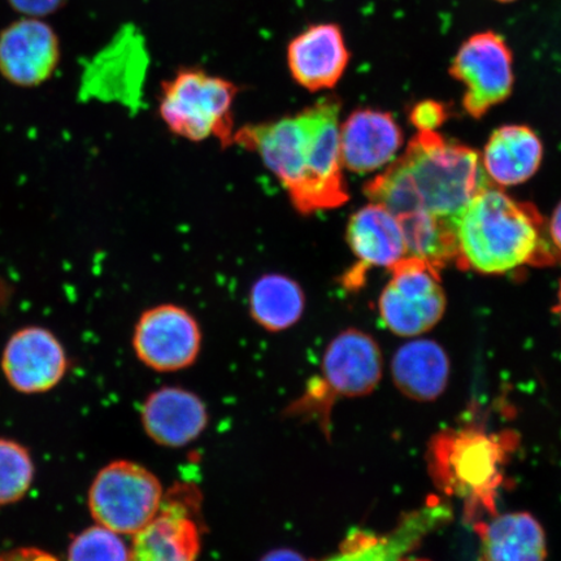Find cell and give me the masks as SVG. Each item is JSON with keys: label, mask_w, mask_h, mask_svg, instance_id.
<instances>
[{"label": "cell", "mask_w": 561, "mask_h": 561, "mask_svg": "<svg viewBox=\"0 0 561 561\" xmlns=\"http://www.w3.org/2000/svg\"><path fill=\"white\" fill-rule=\"evenodd\" d=\"M133 347L145 366L158 371L191 367L199 356V322L186 308L164 304L149 308L136 324Z\"/></svg>", "instance_id": "cell-10"}, {"label": "cell", "mask_w": 561, "mask_h": 561, "mask_svg": "<svg viewBox=\"0 0 561 561\" xmlns=\"http://www.w3.org/2000/svg\"><path fill=\"white\" fill-rule=\"evenodd\" d=\"M461 270L502 275L524 265L561 261L536 206L488 185L468 203L456 222Z\"/></svg>", "instance_id": "cell-3"}, {"label": "cell", "mask_w": 561, "mask_h": 561, "mask_svg": "<svg viewBox=\"0 0 561 561\" xmlns=\"http://www.w3.org/2000/svg\"><path fill=\"white\" fill-rule=\"evenodd\" d=\"M549 233L553 248H556L561 255V202L557 206L556 210H553Z\"/></svg>", "instance_id": "cell-30"}, {"label": "cell", "mask_w": 561, "mask_h": 561, "mask_svg": "<svg viewBox=\"0 0 561 561\" xmlns=\"http://www.w3.org/2000/svg\"><path fill=\"white\" fill-rule=\"evenodd\" d=\"M66 0H9L12 9L25 18L39 19L61 9Z\"/></svg>", "instance_id": "cell-28"}, {"label": "cell", "mask_w": 561, "mask_h": 561, "mask_svg": "<svg viewBox=\"0 0 561 561\" xmlns=\"http://www.w3.org/2000/svg\"><path fill=\"white\" fill-rule=\"evenodd\" d=\"M451 510L433 502L407 514L386 536L368 530H351L335 556L324 561H427L405 558L433 530L450 520Z\"/></svg>", "instance_id": "cell-14"}, {"label": "cell", "mask_w": 561, "mask_h": 561, "mask_svg": "<svg viewBox=\"0 0 561 561\" xmlns=\"http://www.w3.org/2000/svg\"><path fill=\"white\" fill-rule=\"evenodd\" d=\"M261 561H308L304 556H300L299 552L289 550V549H280L266 553V556Z\"/></svg>", "instance_id": "cell-31"}, {"label": "cell", "mask_w": 561, "mask_h": 561, "mask_svg": "<svg viewBox=\"0 0 561 561\" xmlns=\"http://www.w3.org/2000/svg\"><path fill=\"white\" fill-rule=\"evenodd\" d=\"M450 75L466 88L462 107L481 118L514 89V55L502 35L486 31L468 38L455 55Z\"/></svg>", "instance_id": "cell-9"}, {"label": "cell", "mask_w": 561, "mask_h": 561, "mask_svg": "<svg viewBox=\"0 0 561 561\" xmlns=\"http://www.w3.org/2000/svg\"><path fill=\"white\" fill-rule=\"evenodd\" d=\"M130 561H196L201 533L192 508L184 501H163L159 514L137 533Z\"/></svg>", "instance_id": "cell-18"}, {"label": "cell", "mask_w": 561, "mask_h": 561, "mask_svg": "<svg viewBox=\"0 0 561 561\" xmlns=\"http://www.w3.org/2000/svg\"><path fill=\"white\" fill-rule=\"evenodd\" d=\"M388 270L391 279L378 300L386 328L401 336L431 331L446 312L439 271L415 256H404Z\"/></svg>", "instance_id": "cell-8"}, {"label": "cell", "mask_w": 561, "mask_h": 561, "mask_svg": "<svg viewBox=\"0 0 561 561\" xmlns=\"http://www.w3.org/2000/svg\"><path fill=\"white\" fill-rule=\"evenodd\" d=\"M142 421L147 436L158 445L184 447L206 430L208 413L205 403L193 392L163 388L147 398Z\"/></svg>", "instance_id": "cell-19"}, {"label": "cell", "mask_w": 561, "mask_h": 561, "mask_svg": "<svg viewBox=\"0 0 561 561\" xmlns=\"http://www.w3.org/2000/svg\"><path fill=\"white\" fill-rule=\"evenodd\" d=\"M543 146L525 125H504L491 135L481 159L483 171L496 185H520L541 167Z\"/></svg>", "instance_id": "cell-20"}, {"label": "cell", "mask_w": 561, "mask_h": 561, "mask_svg": "<svg viewBox=\"0 0 561 561\" xmlns=\"http://www.w3.org/2000/svg\"><path fill=\"white\" fill-rule=\"evenodd\" d=\"M59 60L58 35L39 19H21L0 33V75L13 85H41L54 75Z\"/></svg>", "instance_id": "cell-12"}, {"label": "cell", "mask_w": 561, "mask_h": 561, "mask_svg": "<svg viewBox=\"0 0 561 561\" xmlns=\"http://www.w3.org/2000/svg\"><path fill=\"white\" fill-rule=\"evenodd\" d=\"M33 474V462L25 448L0 439V506L21 500L32 485Z\"/></svg>", "instance_id": "cell-25"}, {"label": "cell", "mask_w": 561, "mask_h": 561, "mask_svg": "<svg viewBox=\"0 0 561 561\" xmlns=\"http://www.w3.org/2000/svg\"><path fill=\"white\" fill-rule=\"evenodd\" d=\"M341 102L324 98L296 115L237 129L234 145L255 152L300 215L348 201L340 146Z\"/></svg>", "instance_id": "cell-1"}, {"label": "cell", "mask_w": 561, "mask_h": 561, "mask_svg": "<svg viewBox=\"0 0 561 561\" xmlns=\"http://www.w3.org/2000/svg\"><path fill=\"white\" fill-rule=\"evenodd\" d=\"M403 230L407 256L431 263L439 272L458 259V238L455 224L416 210L397 217Z\"/></svg>", "instance_id": "cell-24"}, {"label": "cell", "mask_w": 561, "mask_h": 561, "mask_svg": "<svg viewBox=\"0 0 561 561\" xmlns=\"http://www.w3.org/2000/svg\"><path fill=\"white\" fill-rule=\"evenodd\" d=\"M146 67L144 41L135 31H125L91 62L82 77L80 94L83 100L135 105Z\"/></svg>", "instance_id": "cell-13"}, {"label": "cell", "mask_w": 561, "mask_h": 561, "mask_svg": "<svg viewBox=\"0 0 561 561\" xmlns=\"http://www.w3.org/2000/svg\"><path fill=\"white\" fill-rule=\"evenodd\" d=\"M481 539L480 561H545L546 536L528 512L497 515L476 524Z\"/></svg>", "instance_id": "cell-22"}, {"label": "cell", "mask_w": 561, "mask_h": 561, "mask_svg": "<svg viewBox=\"0 0 561 561\" xmlns=\"http://www.w3.org/2000/svg\"><path fill=\"white\" fill-rule=\"evenodd\" d=\"M346 241L357 261L342 277L347 290L362 289L374 266L389 268L407 256L401 224L394 214L377 203L370 202L351 215Z\"/></svg>", "instance_id": "cell-11"}, {"label": "cell", "mask_w": 561, "mask_h": 561, "mask_svg": "<svg viewBox=\"0 0 561 561\" xmlns=\"http://www.w3.org/2000/svg\"><path fill=\"white\" fill-rule=\"evenodd\" d=\"M348 61L345 37L335 24L310 26L287 47V67L293 80L313 93L333 89L345 73Z\"/></svg>", "instance_id": "cell-17"}, {"label": "cell", "mask_w": 561, "mask_h": 561, "mask_svg": "<svg viewBox=\"0 0 561 561\" xmlns=\"http://www.w3.org/2000/svg\"><path fill=\"white\" fill-rule=\"evenodd\" d=\"M496 2L511 3V2H515V0H496Z\"/></svg>", "instance_id": "cell-33"}, {"label": "cell", "mask_w": 561, "mask_h": 561, "mask_svg": "<svg viewBox=\"0 0 561 561\" xmlns=\"http://www.w3.org/2000/svg\"><path fill=\"white\" fill-rule=\"evenodd\" d=\"M381 377L382 354L377 342L367 333L347 329L329 343L321 376L313 378L294 410L312 412L321 421L329 419L336 399L368 396Z\"/></svg>", "instance_id": "cell-6"}, {"label": "cell", "mask_w": 561, "mask_h": 561, "mask_svg": "<svg viewBox=\"0 0 561 561\" xmlns=\"http://www.w3.org/2000/svg\"><path fill=\"white\" fill-rule=\"evenodd\" d=\"M0 561H58L48 553L34 549H23L0 556Z\"/></svg>", "instance_id": "cell-29"}, {"label": "cell", "mask_w": 561, "mask_h": 561, "mask_svg": "<svg viewBox=\"0 0 561 561\" xmlns=\"http://www.w3.org/2000/svg\"><path fill=\"white\" fill-rule=\"evenodd\" d=\"M343 168L370 173L391 163L403 146V131L389 112L356 110L340 126Z\"/></svg>", "instance_id": "cell-16"}, {"label": "cell", "mask_w": 561, "mask_h": 561, "mask_svg": "<svg viewBox=\"0 0 561 561\" xmlns=\"http://www.w3.org/2000/svg\"><path fill=\"white\" fill-rule=\"evenodd\" d=\"M306 304L304 287L284 273H264L250 287L251 319L266 332H285L297 325L304 318Z\"/></svg>", "instance_id": "cell-23"}, {"label": "cell", "mask_w": 561, "mask_h": 561, "mask_svg": "<svg viewBox=\"0 0 561 561\" xmlns=\"http://www.w3.org/2000/svg\"><path fill=\"white\" fill-rule=\"evenodd\" d=\"M517 446V436L489 434L474 427L440 432L427 448L430 473L437 488L466 504L469 520L495 514L504 466Z\"/></svg>", "instance_id": "cell-4"}, {"label": "cell", "mask_w": 561, "mask_h": 561, "mask_svg": "<svg viewBox=\"0 0 561 561\" xmlns=\"http://www.w3.org/2000/svg\"><path fill=\"white\" fill-rule=\"evenodd\" d=\"M557 311L560 314V319H561V280H560V289H559V299H558Z\"/></svg>", "instance_id": "cell-32"}, {"label": "cell", "mask_w": 561, "mask_h": 561, "mask_svg": "<svg viewBox=\"0 0 561 561\" xmlns=\"http://www.w3.org/2000/svg\"><path fill=\"white\" fill-rule=\"evenodd\" d=\"M488 185L479 152L437 130H420L401 159L364 185V194L397 217L424 210L456 226Z\"/></svg>", "instance_id": "cell-2"}, {"label": "cell", "mask_w": 561, "mask_h": 561, "mask_svg": "<svg viewBox=\"0 0 561 561\" xmlns=\"http://www.w3.org/2000/svg\"><path fill=\"white\" fill-rule=\"evenodd\" d=\"M399 391L417 402L436 401L450 378V360L437 342L417 340L399 347L391 362Z\"/></svg>", "instance_id": "cell-21"}, {"label": "cell", "mask_w": 561, "mask_h": 561, "mask_svg": "<svg viewBox=\"0 0 561 561\" xmlns=\"http://www.w3.org/2000/svg\"><path fill=\"white\" fill-rule=\"evenodd\" d=\"M163 488L156 474L131 461L102 469L90 489L89 507L96 523L122 536H136L157 517Z\"/></svg>", "instance_id": "cell-7"}, {"label": "cell", "mask_w": 561, "mask_h": 561, "mask_svg": "<svg viewBox=\"0 0 561 561\" xmlns=\"http://www.w3.org/2000/svg\"><path fill=\"white\" fill-rule=\"evenodd\" d=\"M447 107L436 101H424L413 105L411 123L420 130H437L447 121Z\"/></svg>", "instance_id": "cell-27"}, {"label": "cell", "mask_w": 561, "mask_h": 561, "mask_svg": "<svg viewBox=\"0 0 561 561\" xmlns=\"http://www.w3.org/2000/svg\"><path fill=\"white\" fill-rule=\"evenodd\" d=\"M130 556L122 535L98 524L75 538L68 561H130Z\"/></svg>", "instance_id": "cell-26"}, {"label": "cell", "mask_w": 561, "mask_h": 561, "mask_svg": "<svg viewBox=\"0 0 561 561\" xmlns=\"http://www.w3.org/2000/svg\"><path fill=\"white\" fill-rule=\"evenodd\" d=\"M2 368L13 388L35 394L59 383L67 370V356L51 332L31 327L11 336L4 348Z\"/></svg>", "instance_id": "cell-15"}, {"label": "cell", "mask_w": 561, "mask_h": 561, "mask_svg": "<svg viewBox=\"0 0 561 561\" xmlns=\"http://www.w3.org/2000/svg\"><path fill=\"white\" fill-rule=\"evenodd\" d=\"M233 82L205 70L186 68L161 85L159 112L173 135L192 142L210 138L234 145Z\"/></svg>", "instance_id": "cell-5"}]
</instances>
